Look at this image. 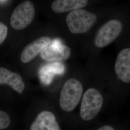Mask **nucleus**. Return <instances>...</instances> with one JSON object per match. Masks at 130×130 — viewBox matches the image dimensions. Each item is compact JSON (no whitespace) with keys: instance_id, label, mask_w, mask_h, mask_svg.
Listing matches in <instances>:
<instances>
[{"instance_id":"1","label":"nucleus","mask_w":130,"mask_h":130,"mask_svg":"<svg viewBox=\"0 0 130 130\" xmlns=\"http://www.w3.org/2000/svg\"><path fill=\"white\" fill-rule=\"evenodd\" d=\"M113 82L108 87L110 97L122 100L130 91V44L120 49L113 67Z\"/></svg>"},{"instance_id":"2","label":"nucleus","mask_w":130,"mask_h":130,"mask_svg":"<svg viewBox=\"0 0 130 130\" xmlns=\"http://www.w3.org/2000/svg\"><path fill=\"white\" fill-rule=\"evenodd\" d=\"M102 88L92 86L84 92L82 98L79 112V119L82 123L88 124L93 122L103 111L108 98H111L109 93Z\"/></svg>"},{"instance_id":"3","label":"nucleus","mask_w":130,"mask_h":130,"mask_svg":"<svg viewBox=\"0 0 130 130\" xmlns=\"http://www.w3.org/2000/svg\"><path fill=\"white\" fill-rule=\"evenodd\" d=\"M125 21L121 16L107 19L98 28L93 38V44L98 49H103L117 40L124 33Z\"/></svg>"},{"instance_id":"4","label":"nucleus","mask_w":130,"mask_h":130,"mask_svg":"<svg viewBox=\"0 0 130 130\" xmlns=\"http://www.w3.org/2000/svg\"><path fill=\"white\" fill-rule=\"evenodd\" d=\"M84 92V85L79 79L74 78L67 79L60 93L61 109L66 113L73 111L80 104Z\"/></svg>"},{"instance_id":"5","label":"nucleus","mask_w":130,"mask_h":130,"mask_svg":"<svg viewBox=\"0 0 130 130\" xmlns=\"http://www.w3.org/2000/svg\"><path fill=\"white\" fill-rule=\"evenodd\" d=\"M98 15L84 8L75 10L68 14L66 23L70 32L73 34L88 32L98 22Z\"/></svg>"},{"instance_id":"6","label":"nucleus","mask_w":130,"mask_h":130,"mask_svg":"<svg viewBox=\"0 0 130 130\" xmlns=\"http://www.w3.org/2000/svg\"><path fill=\"white\" fill-rule=\"evenodd\" d=\"M35 16V9L31 1H26L18 5L10 17V25L15 30H22L32 23Z\"/></svg>"},{"instance_id":"7","label":"nucleus","mask_w":130,"mask_h":130,"mask_svg":"<svg viewBox=\"0 0 130 130\" xmlns=\"http://www.w3.org/2000/svg\"><path fill=\"white\" fill-rule=\"evenodd\" d=\"M29 130H61V128L54 113L49 110H42L31 122Z\"/></svg>"},{"instance_id":"8","label":"nucleus","mask_w":130,"mask_h":130,"mask_svg":"<svg viewBox=\"0 0 130 130\" xmlns=\"http://www.w3.org/2000/svg\"><path fill=\"white\" fill-rule=\"evenodd\" d=\"M41 53L42 59L47 61H59L68 59L71 55V49L67 45L54 40Z\"/></svg>"},{"instance_id":"9","label":"nucleus","mask_w":130,"mask_h":130,"mask_svg":"<svg viewBox=\"0 0 130 130\" xmlns=\"http://www.w3.org/2000/svg\"><path fill=\"white\" fill-rule=\"evenodd\" d=\"M51 42V38L48 36H42L35 40L24 48L20 56L21 61L27 63L32 60Z\"/></svg>"},{"instance_id":"10","label":"nucleus","mask_w":130,"mask_h":130,"mask_svg":"<svg viewBox=\"0 0 130 130\" xmlns=\"http://www.w3.org/2000/svg\"><path fill=\"white\" fill-rule=\"evenodd\" d=\"M9 85L17 93H23L25 85L21 77L17 73L12 72L5 68H0V85Z\"/></svg>"},{"instance_id":"11","label":"nucleus","mask_w":130,"mask_h":130,"mask_svg":"<svg viewBox=\"0 0 130 130\" xmlns=\"http://www.w3.org/2000/svg\"><path fill=\"white\" fill-rule=\"evenodd\" d=\"M88 4L87 0H56L52 3L51 9L56 13H63L84 8Z\"/></svg>"},{"instance_id":"12","label":"nucleus","mask_w":130,"mask_h":130,"mask_svg":"<svg viewBox=\"0 0 130 130\" xmlns=\"http://www.w3.org/2000/svg\"><path fill=\"white\" fill-rule=\"evenodd\" d=\"M64 68L60 63H54L48 65L42 69L40 71V76L44 83L49 84L51 82L53 76L55 74H61L63 73Z\"/></svg>"},{"instance_id":"13","label":"nucleus","mask_w":130,"mask_h":130,"mask_svg":"<svg viewBox=\"0 0 130 130\" xmlns=\"http://www.w3.org/2000/svg\"><path fill=\"white\" fill-rule=\"evenodd\" d=\"M92 130H125L120 124L116 122H106L96 126Z\"/></svg>"},{"instance_id":"14","label":"nucleus","mask_w":130,"mask_h":130,"mask_svg":"<svg viewBox=\"0 0 130 130\" xmlns=\"http://www.w3.org/2000/svg\"><path fill=\"white\" fill-rule=\"evenodd\" d=\"M11 123L9 115L5 112L0 110V130L7 128Z\"/></svg>"},{"instance_id":"15","label":"nucleus","mask_w":130,"mask_h":130,"mask_svg":"<svg viewBox=\"0 0 130 130\" xmlns=\"http://www.w3.org/2000/svg\"><path fill=\"white\" fill-rule=\"evenodd\" d=\"M8 32V28L4 24L0 22V44L2 43L6 39Z\"/></svg>"},{"instance_id":"16","label":"nucleus","mask_w":130,"mask_h":130,"mask_svg":"<svg viewBox=\"0 0 130 130\" xmlns=\"http://www.w3.org/2000/svg\"><path fill=\"white\" fill-rule=\"evenodd\" d=\"M8 2V1H0V4H5Z\"/></svg>"}]
</instances>
